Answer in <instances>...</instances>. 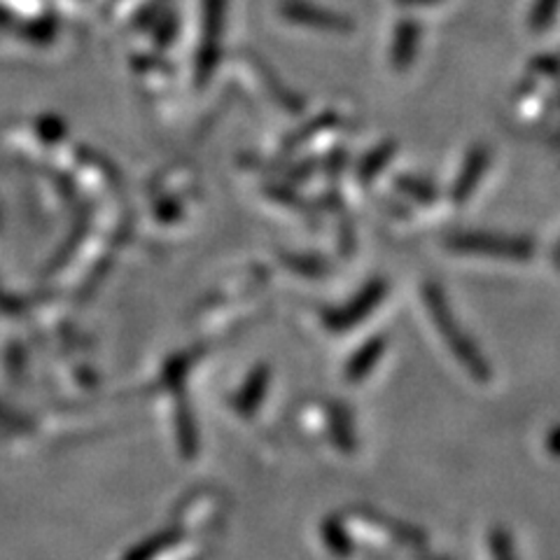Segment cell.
I'll return each instance as SVG.
<instances>
[{
  "label": "cell",
  "instance_id": "7a4b0ae2",
  "mask_svg": "<svg viewBox=\"0 0 560 560\" xmlns=\"http://www.w3.org/2000/svg\"><path fill=\"white\" fill-rule=\"evenodd\" d=\"M488 166V152L483 148H477L475 152H471L467 156V162L458 175V180H455V189H453V199L463 203L465 199H469L471 195H475V189L481 180V175Z\"/></svg>",
  "mask_w": 560,
  "mask_h": 560
},
{
  "label": "cell",
  "instance_id": "8992f818",
  "mask_svg": "<svg viewBox=\"0 0 560 560\" xmlns=\"http://www.w3.org/2000/svg\"><path fill=\"white\" fill-rule=\"evenodd\" d=\"M399 5H407V8H418V5H432V3H440V0H397Z\"/></svg>",
  "mask_w": 560,
  "mask_h": 560
},
{
  "label": "cell",
  "instance_id": "5b68a950",
  "mask_svg": "<svg viewBox=\"0 0 560 560\" xmlns=\"http://www.w3.org/2000/svg\"><path fill=\"white\" fill-rule=\"evenodd\" d=\"M399 189L407 191L409 197L420 199V201L434 199V191H432L425 183H420V180H416V178H401V180H399Z\"/></svg>",
  "mask_w": 560,
  "mask_h": 560
},
{
  "label": "cell",
  "instance_id": "6da1fadb",
  "mask_svg": "<svg viewBox=\"0 0 560 560\" xmlns=\"http://www.w3.org/2000/svg\"><path fill=\"white\" fill-rule=\"evenodd\" d=\"M455 248L471 250V253H488V255H504V257H523L530 253V245L518 238H502L490 234H463L453 238Z\"/></svg>",
  "mask_w": 560,
  "mask_h": 560
},
{
  "label": "cell",
  "instance_id": "277c9868",
  "mask_svg": "<svg viewBox=\"0 0 560 560\" xmlns=\"http://www.w3.org/2000/svg\"><path fill=\"white\" fill-rule=\"evenodd\" d=\"M560 8V0H537L535 8H533V14H530V22L535 28H547L553 16Z\"/></svg>",
  "mask_w": 560,
  "mask_h": 560
},
{
  "label": "cell",
  "instance_id": "3957f363",
  "mask_svg": "<svg viewBox=\"0 0 560 560\" xmlns=\"http://www.w3.org/2000/svg\"><path fill=\"white\" fill-rule=\"evenodd\" d=\"M418 43H420L418 24L405 22V24L397 26L395 43H393V63H395V68L405 70L407 66L413 63V57L418 51Z\"/></svg>",
  "mask_w": 560,
  "mask_h": 560
}]
</instances>
